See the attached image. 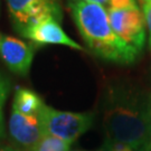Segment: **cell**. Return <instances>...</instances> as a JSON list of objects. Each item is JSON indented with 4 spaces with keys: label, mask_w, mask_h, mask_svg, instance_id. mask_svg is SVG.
Wrapping results in <instances>:
<instances>
[{
    "label": "cell",
    "mask_w": 151,
    "mask_h": 151,
    "mask_svg": "<svg viewBox=\"0 0 151 151\" xmlns=\"http://www.w3.org/2000/svg\"><path fill=\"white\" fill-rule=\"evenodd\" d=\"M143 17L149 32V46L151 48V0L143 1Z\"/></svg>",
    "instance_id": "13"
},
{
    "label": "cell",
    "mask_w": 151,
    "mask_h": 151,
    "mask_svg": "<svg viewBox=\"0 0 151 151\" xmlns=\"http://www.w3.org/2000/svg\"><path fill=\"white\" fill-rule=\"evenodd\" d=\"M14 27L18 34L37 22L53 18L62 22L60 0H6Z\"/></svg>",
    "instance_id": "4"
},
{
    "label": "cell",
    "mask_w": 151,
    "mask_h": 151,
    "mask_svg": "<svg viewBox=\"0 0 151 151\" xmlns=\"http://www.w3.org/2000/svg\"><path fill=\"white\" fill-rule=\"evenodd\" d=\"M35 54L32 45L0 32V57L8 68L18 75L26 76Z\"/></svg>",
    "instance_id": "6"
},
{
    "label": "cell",
    "mask_w": 151,
    "mask_h": 151,
    "mask_svg": "<svg viewBox=\"0 0 151 151\" xmlns=\"http://www.w3.org/2000/svg\"><path fill=\"white\" fill-rule=\"evenodd\" d=\"M103 128L106 140L146 151L151 142V95L134 86H110L104 101Z\"/></svg>",
    "instance_id": "1"
},
{
    "label": "cell",
    "mask_w": 151,
    "mask_h": 151,
    "mask_svg": "<svg viewBox=\"0 0 151 151\" xmlns=\"http://www.w3.org/2000/svg\"><path fill=\"white\" fill-rule=\"evenodd\" d=\"M68 8L81 36L94 54L120 64L134 62L139 53L113 32L105 7L83 0H70Z\"/></svg>",
    "instance_id": "2"
},
{
    "label": "cell",
    "mask_w": 151,
    "mask_h": 151,
    "mask_svg": "<svg viewBox=\"0 0 151 151\" xmlns=\"http://www.w3.org/2000/svg\"><path fill=\"white\" fill-rule=\"evenodd\" d=\"M43 105V100L35 92L22 87L16 88L12 102V110L25 115H38Z\"/></svg>",
    "instance_id": "9"
},
{
    "label": "cell",
    "mask_w": 151,
    "mask_h": 151,
    "mask_svg": "<svg viewBox=\"0 0 151 151\" xmlns=\"http://www.w3.org/2000/svg\"><path fill=\"white\" fill-rule=\"evenodd\" d=\"M143 1H145V0H143Z\"/></svg>",
    "instance_id": "19"
},
{
    "label": "cell",
    "mask_w": 151,
    "mask_h": 151,
    "mask_svg": "<svg viewBox=\"0 0 151 151\" xmlns=\"http://www.w3.org/2000/svg\"><path fill=\"white\" fill-rule=\"evenodd\" d=\"M9 85L2 76L0 75V139L5 135V123H4V105L8 96Z\"/></svg>",
    "instance_id": "11"
},
{
    "label": "cell",
    "mask_w": 151,
    "mask_h": 151,
    "mask_svg": "<svg viewBox=\"0 0 151 151\" xmlns=\"http://www.w3.org/2000/svg\"><path fill=\"white\" fill-rule=\"evenodd\" d=\"M132 7H138L135 0H109V6L106 9H122Z\"/></svg>",
    "instance_id": "12"
},
{
    "label": "cell",
    "mask_w": 151,
    "mask_h": 151,
    "mask_svg": "<svg viewBox=\"0 0 151 151\" xmlns=\"http://www.w3.org/2000/svg\"><path fill=\"white\" fill-rule=\"evenodd\" d=\"M70 151H90V150H81V149H76V150H70Z\"/></svg>",
    "instance_id": "18"
},
{
    "label": "cell",
    "mask_w": 151,
    "mask_h": 151,
    "mask_svg": "<svg viewBox=\"0 0 151 151\" xmlns=\"http://www.w3.org/2000/svg\"><path fill=\"white\" fill-rule=\"evenodd\" d=\"M44 133L73 143L91 128L94 114L60 111L44 104L38 114Z\"/></svg>",
    "instance_id": "3"
},
{
    "label": "cell",
    "mask_w": 151,
    "mask_h": 151,
    "mask_svg": "<svg viewBox=\"0 0 151 151\" xmlns=\"http://www.w3.org/2000/svg\"><path fill=\"white\" fill-rule=\"evenodd\" d=\"M97 151H111L110 150V148H109V146L105 143V142H103V145H102V147L99 149Z\"/></svg>",
    "instance_id": "15"
},
{
    "label": "cell",
    "mask_w": 151,
    "mask_h": 151,
    "mask_svg": "<svg viewBox=\"0 0 151 151\" xmlns=\"http://www.w3.org/2000/svg\"><path fill=\"white\" fill-rule=\"evenodd\" d=\"M9 132L18 146L30 151L43 138V127L38 115H25L12 110L9 120Z\"/></svg>",
    "instance_id": "8"
},
{
    "label": "cell",
    "mask_w": 151,
    "mask_h": 151,
    "mask_svg": "<svg viewBox=\"0 0 151 151\" xmlns=\"http://www.w3.org/2000/svg\"><path fill=\"white\" fill-rule=\"evenodd\" d=\"M70 143L49 134H44L30 151H70Z\"/></svg>",
    "instance_id": "10"
},
{
    "label": "cell",
    "mask_w": 151,
    "mask_h": 151,
    "mask_svg": "<svg viewBox=\"0 0 151 151\" xmlns=\"http://www.w3.org/2000/svg\"><path fill=\"white\" fill-rule=\"evenodd\" d=\"M113 32L125 44L140 53L146 42L145 17L138 7L106 9Z\"/></svg>",
    "instance_id": "5"
},
{
    "label": "cell",
    "mask_w": 151,
    "mask_h": 151,
    "mask_svg": "<svg viewBox=\"0 0 151 151\" xmlns=\"http://www.w3.org/2000/svg\"><path fill=\"white\" fill-rule=\"evenodd\" d=\"M20 35L38 45H43V44L63 45L84 52V48L80 44H77L67 36L64 29L60 27V22L53 18L42 20L30 27L26 28L24 32H20Z\"/></svg>",
    "instance_id": "7"
},
{
    "label": "cell",
    "mask_w": 151,
    "mask_h": 151,
    "mask_svg": "<svg viewBox=\"0 0 151 151\" xmlns=\"http://www.w3.org/2000/svg\"><path fill=\"white\" fill-rule=\"evenodd\" d=\"M83 1H87V2H94V4H99V5L103 6L105 8H108L109 0H83Z\"/></svg>",
    "instance_id": "14"
},
{
    "label": "cell",
    "mask_w": 151,
    "mask_h": 151,
    "mask_svg": "<svg viewBox=\"0 0 151 151\" xmlns=\"http://www.w3.org/2000/svg\"><path fill=\"white\" fill-rule=\"evenodd\" d=\"M146 151H151V142H150V143H149V146L147 147Z\"/></svg>",
    "instance_id": "17"
},
{
    "label": "cell",
    "mask_w": 151,
    "mask_h": 151,
    "mask_svg": "<svg viewBox=\"0 0 151 151\" xmlns=\"http://www.w3.org/2000/svg\"><path fill=\"white\" fill-rule=\"evenodd\" d=\"M0 151H24V150H18V149H14L10 147H6V148H1Z\"/></svg>",
    "instance_id": "16"
}]
</instances>
